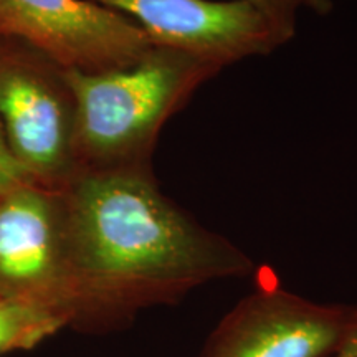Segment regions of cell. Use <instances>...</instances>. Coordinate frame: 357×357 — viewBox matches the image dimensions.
<instances>
[{
	"label": "cell",
	"mask_w": 357,
	"mask_h": 357,
	"mask_svg": "<svg viewBox=\"0 0 357 357\" xmlns=\"http://www.w3.org/2000/svg\"><path fill=\"white\" fill-rule=\"evenodd\" d=\"M71 318L50 305L0 298V352L32 349Z\"/></svg>",
	"instance_id": "cell-8"
},
{
	"label": "cell",
	"mask_w": 357,
	"mask_h": 357,
	"mask_svg": "<svg viewBox=\"0 0 357 357\" xmlns=\"http://www.w3.org/2000/svg\"><path fill=\"white\" fill-rule=\"evenodd\" d=\"M0 38L82 73L126 68L154 48L134 22L91 0H0Z\"/></svg>",
	"instance_id": "cell-5"
},
{
	"label": "cell",
	"mask_w": 357,
	"mask_h": 357,
	"mask_svg": "<svg viewBox=\"0 0 357 357\" xmlns=\"http://www.w3.org/2000/svg\"><path fill=\"white\" fill-rule=\"evenodd\" d=\"M121 13L154 47L172 48L220 66L265 56L294 35L236 0H91Z\"/></svg>",
	"instance_id": "cell-7"
},
{
	"label": "cell",
	"mask_w": 357,
	"mask_h": 357,
	"mask_svg": "<svg viewBox=\"0 0 357 357\" xmlns=\"http://www.w3.org/2000/svg\"><path fill=\"white\" fill-rule=\"evenodd\" d=\"M79 314L177 303L253 261L159 189L151 166L83 171L61 189Z\"/></svg>",
	"instance_id": "cell-1"
},
{
	"label": "cell",
	"mask_w": 357,
	"mask_h": 357,
	"mask_svg": "<svg viewBox=\"0 0 357 357\" xmlns=\"http://www.w3.org/2000/svg\"><path fill=\"white\" fill-rule=\"evenodd\" d=\"M0 298L79 316L66 255L61 190L30 182L0 197Z\"/></svg>",
	"instance_id": "cell-6"
},
{
	"label": "cell",
	"mask_w": 357,
	"mask_h": 357,
	"mask_svg": "<svg viewBox=\"0 0 357 357\" xmlns=\"http://www.w3.org/2000/svg\"><path fill=\"white\" fill-rule=\"evenodd\" d=\"M357 307L321 305L276 284L245 296L213 331L204 357H351Z\"/></svg>",
	"instance_id": "cell-4"
},
{
	"label": "cell",
	"mask_w": 357,
	"mask_h": 357,
	"mask_svg": "<svg viewBox=\"0 0 357 357\" xmlns=\"http://www.w3.org/2000/svg\"><path fill=\"white\" fill-rule=\"evenodd\" d=\"M306 7L316 13H328L331 10L333 2L331 0H306Z\"/></svg>",
	"instance_id": "cell-11"
},
{
	"label": "cell",
	"mask_w": 357,
	"mask_h": 357,
	"mask_svg": "<svg viewBox=\"0 0 357 357\" xmlns=\"http://www.w3.org/2000/svg\"><path fill=\"white\" fill-rule=\"evenodd\" d=\"M75 121L65 70L25 45L0 38V124L33 182L61 190L79 172Z\"/></svg>",
	"instance_id": "cell-3"
},
{
	"label": "cell",
	"mask_w": 357,
	"mask_h": 357,
	"mask_svg": "<svg viewBox=\"0 0 357 357\" xmlns=\"http://www.w3.org/2000/svg\"><path fill=\"white\" fill-rule=\"evenodd\" d=\"M30 182H33V178L13 155L2 124H0V197Z\"/></svg>",
	"instance_id": "cell-9"
},
{
	"label": "cell",
	"mask_w": 357,
	"mask_h": 357,
	"mask_svg": "<svg viewBox=\"0 0 357 357\" xmlns=\"http://www.w3.org/2000/svg\"><path fill=\"white\" fill-rule=\"evenodd\" d=\"M236 2H247L258 8L268 19L291 35L296 33L298 12L301 7H306V0H236Z\"/></svg>",
	"instance_id": "cell-10"
},
{
	"label": "cell",
	"mask_w": 357,
	"mask_h": 357,
	"mask_svg": "<svg viewBox=\"0 0 357 357\" xmlns=\"http://www.w3.org/2000/svg\"><path fill=\"white\" fill-rule=\"evenodd\" d=\"M352 357H357V356H352Z\"/></svg>",
	"instance_id": "cell-12"
},
{
	"label": "cell",
	"mask_w": 357,
	"mask_h": 357,
	"mask_svg": "<svg viewBox=\"0 0 357 357\" xmlns=\"http://www.w3.org/2000/svg\"><path fill=\"white\" fill-rule=\"evenodd\" d=\"M220 71V66L164 47H154L126 68L65 71L75 98L79 172L151 166L166 123Z\"/></svg>",
	"instance_id": "cell-2"
}]
</instances>
